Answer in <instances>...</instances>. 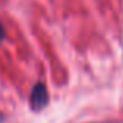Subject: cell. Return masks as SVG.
Returning <instances> with one entry per match:
<instances>
[{
	"label": "cell",
	"instance_id": "obj_1",
	"mask_svg": "<svg viewBox=\"0 0 123 123\" xmlns=\"http://www.w3.org/2000/svg\"><path fill=\"white\" fill-rule=\"evenodd\" d=\"M47 101H49V95H47L46 85L43 82H38L30 93V106L33 111H41L47 104Z\"/></svg>",
	"mask_w": 123,
	"mask_h": 123
},
{
	"label": "cell",
	"instance_id": "obj_2",
	"mask_svg": "<svg viewBox=\"0 0 123 123\" xmlns=\"http://www.w3.org/2000/svg\"><path fill=\"white\" fill-rule=\"evenodd\" d=\"M3 36H5V29H3V25L0 24V40H3Z\"/></svg>",
	"mask_w": 123,
	"mask_h": 123
}]
</instances>
